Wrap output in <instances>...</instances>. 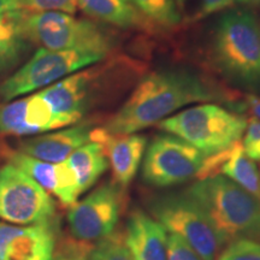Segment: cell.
I'll return each instance as SVG.
<instances>
[{"label": "cell", "instance_id": "obj_35", "mask_svg": "<svg viewBox=\"0 0 260 260\" xmlns=\"http://www.w3.org/2000/svg\"><path fill=\"white\" fill-rule=\"evenodd\" d=\"M259 174H260V172H259Z\"/></svg>", "mask_w": 260, "mask_h": 260}, {"label": "cell", "instance_id": "obj_4", "mask_svg": "<svg viewBox=\"0 0 260 260\" xmlns=\"http://www.w3.org/2000/svg\"><path fill=\"white\" fill-rule=\"evenodd\" d=\"M246 118L216 104H204L168 117L158 128L194 146L205 157L219 153L240 141Z\"/></svg>", "mask_w": 260, "mask_h": 260}, {"label": "cell", "instance_id": "obj_25", "mask_svg": "<svg viewBox=\"0 0 260 260\" xmlns=\"http://www.w3.org/2000/svg\"><path fill=\"white\" fill-rule=\"evenodd\" d=\"M217 260H260V242L239 240L228 243Z\"/></svg>", "mask_w": 260, "mask_h": 260}, {"label": "cell", "instance_id": "obj_13", "mask_svg": "<svg viewBox=\"0 0 260 260\" xmlns=\"http://www.w3.org/2000/svg\"><path fill=\"white\" fill-rule=\"evenodd\" d=\"M54 242L50 223L23 226L0 222L2 260H53Z\"/></svg>", "mask_w": 260, "mask_h": 260}, {"label": "cell", "instance_id": "obj_10", "mask_svg": "<svg viewBox=\"0 0 260 260\" xmlns=\"http://www.w3.org/2000/svg\"><path fill=\"white\" fill-rule=\"evenodd\" d=\"M123 205L122 187L106 183L96 188L68 212L70 232L80 242L100 241L111 235Z\"/></svg>", "mask_w": 260, "mask_h": 260}, {"label": "cell", "instance_id": "obj_15", "mask_svg": "<svg viewBox=\"0 0 260 260\" xmlns=\"http://www.w3.org/2000/svg\"><path fill=\"white\" fill-rule=\"evenodd\" d=\"M218 174H223L260 199V174L254 161L246 154L241 141L235 142L219 153L205 158L197 177L198 180H204Z\"/></svg>", "mask_w": 260, "mask_h": 260}, {"label": "cell", "instance_id": "obj_6", "mask_svg": "<svg viewBox=\"0 0 260 260\" xmlns=\"http://www.w3.org/2000/svg\"><path fill=\"white\" fill-rule=\"evenodd\" d=\"M147 207L165 230L182 237L201 259L214 260L222 248L218 236L206 213L186 191L154 195Z\"/></svg>", "mask_w": 260, "mask_h": 260}, {"label": "cell", "instance_id": "obj_16", "mask_svg": "<svg viewBox=\"0 0 260 260\" xmlns=\"http://www.w3.org/2000/svg\"><path fill=\"white\" fill-rule=\"evenodd\" d=\"M123 239L135 260H168L167 230L140 209L129 214Z\"/></svg>", "mask_w": 260, "mask_h": 260}, {"label": "cell", "instance_id": "obj_2", "mask_svg": "<svg viewBox=\"0 0 260 260\" xmlns=\"http://www.w3.org/2000/svg\"><path fill=\"white\" fill-rule=\"evenodd\" d=\"M186 193L203 209L222 247L249 240L260 242V199L225 176L198 180Z\"/></svg>", "mask_w": 260, "mask_h": 260}, {"label": "cell", "instance_id": "obj_7", "mask_svg": "<svg viewBox=\"0 0 260 260\" xmlns=\"http://www.w3.org/2000/svg\"><path fill=\"white\" fill-rule=\"evenodd\" d=\"M107 56L90 51H52L40 48L21 69L0 84V99L10 102L19 95L56 83Z\"/></svg>", "mask_w": 260, "mask_h": 260}, {"label": "cell", "instance_id": "obj_11", "mask_svg": "<svg viewBox=\"0 0 260 260\" xmlns=\"http://www.w3.org/2000/svg\"><path fill=\"white\" fill-rule=\"evenodd\" d=\"M104 69L105 64L69 75L39 92L50 106L54 129L75 124L82 118Z\"/></svg>", "mask_w": 260, "mask_h": 260}, {"label": "cell", "instance_id": "obj_32", "mask_svg": "<svg viewBox=\"0 0 260 260\" xmlns=\"http://www.w3.org/2000/svg\"><path fill=\"white\" fill-rule=\"evenodd\" d=\"M237 2L243 3V4H248V5H259L260 0H237Z\"/></svg>", "mask_w": 260, "mask_h": 260}, {"label": "cell", "instance_id": "obj_31", "mask_svg": "<svg viewBox=\"0 0 260 260\" xmlns=\"http://www.w3.org/2000/svg\"><path fill=\"white\" fill-rule=\"evenodd\" d=\"M17 9H22L19 0H0V14Z\"/></svg>", "mask_w": 260, "mask_h": 260}, {"label": "cell", "instance_id": "obj_3", "mask_svg": "<svg viewBox=\"0 0 260 260\" xmlns=\"http://www.w3.org/2000/svg\"><path fill=\"white\" fill-rule=\"evenodd\" d=\"M211 63L224 79L260 89V21L245 10L226 12L217 22L209 45Z\"/></svg>", "mask_w": 260, "mask_h": 260}, {"label": "cell", "instance_id": "obj_5", "mask_svg": "<svg viewBox=\"0 0 260 260\" xmlns=\"http://www.w3.org/2000/svg\"><path fill=\"white\" fill-rule=\"evenodd\" d=\"M24 28L30 44L52 51H90L107 54L115 39L109 31L86 19L57 11H27Z\"/></svg>", "mask_w": 260, "mask_h": 260}, {"label": "cell", "instance_id": "obj_26", "mask_svg": "<svg viewBox=\"0 0 260 260\" xmlns=\"http://www.w3.org/2000/svg\"><path fill=\"white\" fill-rule=\"evenodd\" d=\"M21 8L30 12L57 11L74 15L77 9V0H19Z\"/></svg>", "mask_w": 260, "mask_h": 260}, {"label": "cell", "instance_id": "obj_19", "mask_svg": "<svg viewBox=\"0 0 260 260\" xmlns=\"http://www.w3.org/2000/svg\"><path fill=\"white\" fill-rule=\"evenodd\" d=\"M77 6L89 17L119 28H147L154 27L146 16L124 0H77Z\"/></svg>", "mask_w": 260, "mask_h": 260}, {"label": "cell", "instance_id": "obj_17", "mask_svg": "<svg viewBox=\"0 0 260 260\" xmlns=\"http://www.w3.org/2000/svg\"><path fill=\"white\" fill-rule=\"evenodd\" d=\"M94 128L90 123L71 126L52 134L34 136L18 144V151L42 161H65L81 146L88 144Z\"/></svg>", "mask_w": 260, "mask_h": 260}, {"label": "cell", "instance_id": "obj_29", "mask_svg": "<svg viewBox=\"0 0 260 260\" xmlns=\"http://www.w3.org/2000/svg\"><path fill=\"white\" fill-rule=\"evenodd\" d=\"M90 254V248L86 245H77L68 246L64 252H61L54 260H87Z\"/></svg>", "mask_w": 260, "mask_h": 260}, {"label": "cell", "instance_id": "obj_18", "mask_svg": "<svg viewBox=\"0 0 260 260\" xmlns=\"http://www.w3.org/2000/svg\"><path fill=\"white\" fill-rule=\"evenodd\" d=\"M27 10L17 9L0 14V74L14 68L28 51L24 19Z\"/></svg>", "mask_w": 260, "mask_h": 260}, {"label": "cell", "instance_id": "obj_14", "mask_svg": "<svg viewBox=\"0 0 260 260\" xmlns=\"http://www.w3.org/2000/svg\"><path fill=\"white\" fill-rule=\"evenodd\" d=\"M90 141L103 145L112 170L113 183L125 188L135 177L144 157L147 140L136 134H109L104 128H94Z\"/></svg>", "mask_w": 260, "mask_h": 260}, {"label": "cell", "instance_id": "obj_12", "mask_svg": "<svg viewBox=\"0 0 260 260\" xmlns=\"http://www.w3.org/2000/svg\"><path fill=\"white\" fill-rule=\"evenodd\" d=\"M0 153L9 164L15 165L31 177L47 193H52L64 206H73L81 193L76 175L67 160L52 164L21 151L3 146Z\"/></svg>", "mask_w": 260, "mask_h": 260}, {"label": "cell", "instance_id": "obj_9", "mask_svg": "<svg viewBox=\"0 0 260 260\" xmlns=\"http://www.w3.org/2000/svg\"><path fill=\"white\" fill-rule=\"evenodd\" d=\"M205 155L175 135H159L146 151L142 178L149 186L167 188L197 177Z\"/></svg>", "mask_w": 260, "mask_h": 260}, {"label": "cell", "instance_id": "obj_23", "mask_svg": "<svg viewBox=\"0 0 260 260\" xmlns=\"http://www.w3.org/2000/svg\"><path fill=\"white\" fill-rule=\"evenodd\" d=\"M142 15L162 27H175L181 22L172 0H133Z\"/></svg>", "mask_w": 260, "mask_h": 260}, {"label": "cell", "instance_id": "obj_30", "mask_svg": "<svg viewBox=\"0 0 260 260\" xmlns=\"http://www.w3.org/2000/svg\"><path fill=\"white\" fill-rule=\"evenodd\" d=\"M234 109L240 111H247L253 115L254 118L260 119V98L255 95H248L241 103L234 104Z\"/></svg>", "mask_w": 260, "mask_h": 260}, {"label": "cell", "instance_id": "obj_8", "mask_svg": "<svg viewBox=\"0 0 260 260\" xmlns=\"http://www.w3.org/2000/svg\"><path fill=\"white\" fill-rule=\"evenodd\" d=\"M53 200L40 184L12 164L0 168V219L18 224L50 223Z\"/></svg>", "mask_w": 260, "mask_h": 260}, {"label": "cell", "instance_id": "obj_1", "mask_svg": "<svg viewBox=\"0 0 260 260\" xmlns=\"http://www.w3.org/2000/svg\"><path fill=\"white\" fill-rule=\"evenodd\" d=\"M230 99L232 93L204 75L183 68L161 69L146 75L103 128L109 134H134L190 104Z\"/></svg>", "mask_w": 260, "mask_h": 260}, {"label": "cell", "instance_id": "obj_20", "mask_svg": "<svg viewBox=\"0 0 260 260\" xmlns=\"http://www.w3.org/2000/svg\"><path fill=\"white\" fill-rule=\"evenodd\" d=\"M67 161L76 175L81 193L89 189L109 168L103 145L94 141L77 148Z\"/></svg>", "mask_w": 260, "mask_h": 260}, {"label": "cell", "instance_id": "obj_24", "mask_svg": "<svg viewBox=\"0 0 260 260\" xmlns=\"http://www.w3.org/2000/svg\"><path fill=\"white\" fill-rule=\"evenodd\" d=\"M89 260H135L126 248L122 233H112L98 241L90 251Z\"/></svg>", "mask_w": 260, "mask_h": 260}, {"label": "cell", "instance_id": "obj_22", "mask_svg": "<svg viewBox=\"0 0 260 260\" xmlns=\"http://www.w3.org/2000/svg\"><path fill=\"white\" fill-rule=\"evenodd\" d=\"M236 0H175V6L184 23H194L207 16L230 8Z\"/></svg>", "mask_w": 260, "mask_h": 260}, {"label": "cell", "instance_id": "obj_21", "mask_svg": "<svg viewBox=\"0 0 260 260\" xmlns=\"http://www.w3.org/2000/svg\"><path fill=\"white\" fill-rule=\"evenodd\" d=\"M27 98L0 106V134L14 136H28L32 134L25 121Z\"/></svg>", "mask_w": 260, "mask_h": 260}, {"label": "cell", "instance_id": "obj_34", "mask_svg": "<svg viewBox=\"0 0 260 260\" xmlns=\"http://www.w3.org/2000/svg\"><path fill=\"white\" fill-rule=\"evenodd\" d=\"M0 260H2V259H0Z\"/></svg>", "mask_w": 260, "mask_h": 260}, {"label": "cell", "instance_id": "obj_28", "mask_svg": "<svg viewBox=\"0 0 260 260\" xmlns=\"http://www.w3.org/2000/svg\"><path fill=\"white\" fill-rule=\"evenodd\" d=\"M168 260H203L182 237L168 235Z\"/></svg>", "mask_w": 260, "mask_h": 260}, {"label": "cell", "instance_id": "obj_27", "mask_svg": "<svg viewBox=\"0 0 260 260\" xmlns=\"http://www.w3.org/2000/svg\"><path fill=\"white\" fill-rule=\"evenodd\" d=\"M242 146L252 160H260V119L253 117L247 123Z\"/></svg>", "mask_w": 260, "mask_h": 260}, {"label": "cell", "instance_id": "obj_33", "mask_svg": "<svg viewBox=\"0 0 260 260\" xmlns=\"http://www.w3.org/2000/svg\"><path fill=\"white\" fill-rule=\"evenodd\" d=\"M124 2H126V3H132L133 0H124Z\"/></svg>", "mask_w": 260, "mask_h": 260}]
</instances>
